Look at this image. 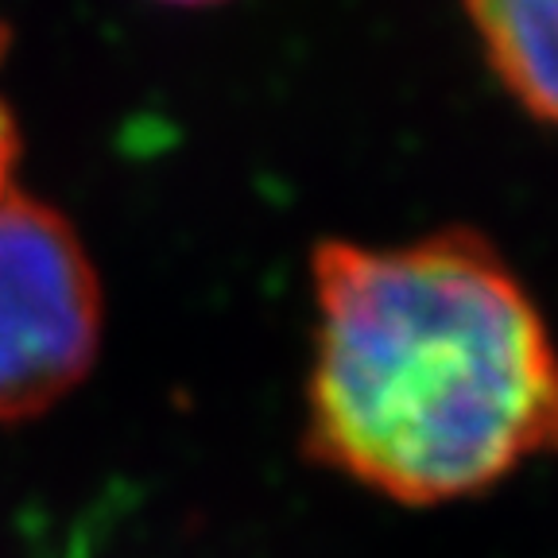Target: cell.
<instances>
[{
    "instance_id": "obj_3",
    "label": "cell",
    "mask_w": 558,
    "mask_h": 558,
    "mask_svg": "<svg viewBox=\"0 0 558 558\" xmlns=\"http://www.w3.org/2000/svg\"><path fill=\"white\" fill-rule=\"evenodd\" d=\"M465 9L508 94L558 124V0H465Z\"/></svg>"
},
{
    "instance_id": "obj_2",
    "label": "cell",
    "mask_w": 558,
    "mask_h": 558,
    "mask_svg": "<svg viewBox=\"0 0 558 558\" xmlns=\"http://www.w3.org/2000/svg\"><path fill=\"white\" fill-rule=\"evenodd\" d=\"M101 288L62 214L0 191V418H32L89 373Z\"/></svg>"
},
{
    "instance_id": "obj_5",
    "label": "cell",
    "mask_w": 558,
    "mask_h": 558,
    "mask_svg": "<svg viewBox=\"0 0 558 558\" xmlns=\"http://www.w3.org/2000/svg\"><path fill=\"white\" fill-rule=\"evenodd\" d=\"M163 4H183V9H202V4H221V0H163Z\"/></svg>"
},
{
    "instance_id": "obj_1",
    "label": "cell",
    "mask_w": 558,
    "mask_h": 558,
    "mask_svg": "<svg viewBox=\"0 0 558 558\" xmlns=\"http://www.w3.org/2000/svg\"><path fill=\"white\" fill-rule=\"evenodd\" d=\"M314 303V462L400 505H442L558 458V349L485 236L326 241Z\"/></svg>"
},
{
    "instance_id": "obj_4",
    "label": "cell",
    "mask_w": 558,
    "mask_h": 558,
    "mask_svg": "<svg viewBox=\"0 0 558 558\" xmlns=\"http://www.w3.org/2000/svg\"><path fill=\"white\" fill-rule=\"evenodd\" d=\"M4 47H9V32L0 27V62H4ZM16 121H12V109L0 94V191H9V174H12V163H16Z\"/></svg>"
}]
</instances>
